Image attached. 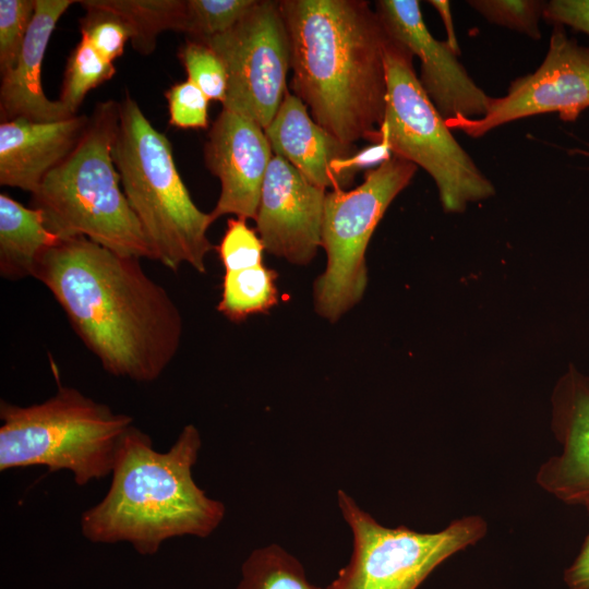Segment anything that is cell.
Returning a JSON list of instances; mask_svg holds the SVG:
<instances>
[{
  "label": "cell",
  "instance_id": "cell-1",
  "mask_svg": "<svg viewBox=\"0 0 589 589\" xmlns=\"http://www.w3.org/2000/svg\"><path fill=\"white\" fill-rule=\"evenodd\" d=\"M32 277L49 289L108 373L149 383L176 357L183 332L181 313L139 259L75 237L46 249Z\"/></svg>",
  "mask_w": 589,
  "mask_h": 589
},
{
  "label": "cell",
  "instance_id": "cell-2",
  "mask_svg": "<svg viewBox=\"0 0 589 589\" xmlns=\"http://www.w3.org/2000/svg\"><path fill=\"white\" fill-rule=\"evenodd\" d=\"M291 89L313 120L346 144L371 141L386 107L387 32L363 0H281Z\"/></svg>",
  "mask_w": 589,
  "mask_h": 589
},
{
  "label": "cell",
  "instance_id": "cell-3",
  "mask_svg": "<svg viewBox=\"0 0 589 589\" xmlns=\"http://www.w3.org/2000/svg\"><path fill=\"white\" fill-rule=\"evenodd\" d=\"M201 446L193 424L165 453L131 425L119 445L108 492L82 514V534L94 543L129 542L142 555L157 553L175 537H208L223 521L225 505L194 482Z\"/></svg>",
  "mask_w": 589,
  "mask_h": 589
},
{
  "label": "cell",
  "instance_id": "cell-4",
  "mask_svg": "<svg viewBox=\"0 0 589 589\" xmlns=\"http://www.w3.org/2000/svg\"><path fill=\"white\" fill-rule=\"evenodd\" d=\"M119 101L96 105L74 151L32 194V207L60 240L85 237L119 255L155 261L121 187L112 148Z\"/></svg>",
  "mask_w": 589,
  "mask_h": 589
},
{
  "label": "cell",
  "instance_id": "cell-5",
  "mask_svg": "<svg viewBox=\"0 0 589 589\" xmlns=\"http://www.w3.org/2000/svg\"><path fill=\"white\" fill-rule=\"evenodd\" d=\"M112 157L155 261L172 271L189 264L204 274L206 256L215 248L207 238L215 219L195 205L176 167L171 143L129 93L119 101Z\"/></svg>",
  "mask_w": 589,
  "mask_h": 589
},
{
  "label": "cell",
  "instance_id": "cell-6",
  "mask_svg": "<svg viewBox=\"0 0 589 589\" xmlns=\"http://www.w3.org/2000/svg\"><path fill=\"white\" fill-rule=\"evenodd\" d=\"M0 470L45 466L68 470L77 485L112 472L121 440L133 418L112 411L73 387L40 404L0 402Z\"/></svg>",
  "mask_w": 589,
  "mask_h": 589
},
{
  "label": "cell",
  "instance_id": "cell-7",
  "mask_svg": "<svg viewBox=\"0 0 589 589\" xmlns=\"http://www.w3.org/2000/svg\"><path fill=\"white\" fill-rule=\"evenodd\" d=\"M384 62L385 113L370 142L382 143L393 155L424 169L434 180L446 212L460 213L469 202L493 196V183L456 141L421 86L413 53L388 36Z\"/></svg>",
  "mask_w": 589,
  "mask_h": 589
},
{
  "label": "cell",
  "instance_id": "cell-8",
  "mask_svg": "<svg viewBox=\"0 0 589 589\" xmlns=\"http://www.w3.org/2000/svg\"><path fill=\"white\" fill-rule=\"evenodd\" d=\"M418 167L392 155L364 172L351 190L326 193L322 247L326 268L313 287L316 312L336 322L363 297L368 284L365 251L393 200L410 183Z\"/></svg>",
  "mask_w": 589,
  "mask_h": 589
},
{
  "label": "cell",
  "instance_id": "cell-9",
  "mask_svg": "<svg viewBox=\"0 0 589 589\" xmlns=\"http://www.w3.org/2000/svg\"><path fill=\"white\" fill-rule=\"evenodd\" d=\"M337 500L352 532L353 550L349 563L327 589H417L442 562L486 533L485 520L477 515L432 533L404 526L387 528L346 492L339 490Z\"/></svg>",
  "mask_w": 589,
  "mask_h": 589
},
{
  "label": "cell",
  "instance_id": "cell-10",
  "mask_svg": "<svg viewBox=\"0 0 589 589\" xmlns=\"http://www.w3.org/2000/svg\"><path fill=\"white\" fill-rule=\"evenodd\" d=\"M202 43L218 53L227 70L223 108L265 130L284 99L291 68L290 36L279 1L257 0L232 28Z\"/></svg>",
  "mask_w": 589,
  "mask_h": 589
},
{
  "label": "cell",
  "instance_id": "cell-11",
  "mask_svg": "<svg viewBox=\"0 0 589 589\" xmlns=\"http://www.w3.org/2000/svg\"><path fill=\"white\" fill-rule=\"evenodd\" d=\"M587 108L589 47L568 37L563 25H554L545 58L534 72L513 81L505 96L492 97L483 117H456L446 124L481 137L502 124L540 113L557 112L562 120L575 121Z\"/></svg>",
  "mask_w": 589,
  "mask_h": 589
},
{
  "label": "cell",
  "instance_id": "cell-12",
  "mask_svg": "<svg viewBox=\"0 0 589 589\" xmlns=\"http://www.w3.org/2000/svg\"><path fill=\"white\" fill-rule=\"evenodd\" d=\"M375 3V11L388 36L419 58V81L441 116L446 121L456 117H483L492 97L470 77L449 44L431 35L423 21L420 2L378 0Z\"/></svg>",
  "mask_w": 589,
  "mask_h": 589
},
{
  "label": "cell",
  "instance_id": "cell-13",
  "mask_svg": "<svg viewBox=\"0 0 589 589\" xmlns=\"http://www.w3.org/2000/svg\"><path fill=\"white\" fill-rule=\"evenodd\" d=\"M326 193L274 154L255 219V230L265 250L292 264L310 263L322 247Z\"/></svg>",
  "mask_w": 589,
  "mask_h": 589
},
{
  "label": "cell",
  "instance_id": "cell-14",
  "mask_svg": "<svg viewBox=\"0 0 589 589\" xmlns=\"http://www.w3.org/2000/svg\"><path fill=\"white\" fill-rule=\"evenodd\" d=\"M273 157L265 131L253 120L224 109L204 146L207 169L220 181L214 219L224 215L256 219L262 185Z\"/></svg>",
  "mask_w": 589,
  "mask_h": 589
},
{
  "label": "cell",
  "instance_id": "cell-15",
  "mask_svg": "<svg viewBox=\"0 0 589 589\" xmlns=\"http://www.w3.org/2000/svg\"><path fill=\"white\" fill-rule=\"evenodd\" d=\"M552 406L562 453L543 462L536 479L558 500L584 505L589 500V378L570 365L555 386Z\"/></svg>",
  "mask_w": 589,
  "mask_h": 589
},
{
  "label": "cell",
  "instance_id": "cell-16",
  "mask_svg": "<svg viewBox=\"0 0 589 589\" xmlns=\"http://www.w3.org/2000/svg\"><path fill=\"white\" fill-rule=\"evenodd\" d=\"M275 155L292 165L311 183L324 190H346L357 176L348 166L358 151L346 144L311 117L305 104L288 89L264 130Z\"/></svg>",
  "mask_w": 589,
  "mask_h": 589
},
{
  "label": "cell",
  "instance_id": "cell-17",
  "mask_svg": "<svg viewBox=\"0 0 589 589\" xmlns=\"http://www.w3.org/2000/svg\"><path fill=\"white\" fill-rule=\"evenodd\" d=\"M89 118L59 121L17 118L0 123V184L33 194L77 146Z\"/></svg>",
  "mask_w": 589,
  "mask_h": 589
},
{
  "label": "cell",
  "instance_id": "cell-18",
  "mask_svg": "<svg viewBox=\"0 0 589 589\" xmlns=\"http://www.w3.org/2000/svg\"><path fill=\"white\" fill-rule=\"evenodd\" d=\"M73 0H36L33 21L15 64L1 74L0 118L59 121L73 117L41 86V67L51 34Z\"/></svg>",
  "mask_w": 589,
  "mask_h": 589
},
{
  "label": "cell",
  "instance_id": "cell-19",
  "mask_svg": "<svg viewBox=\"0 0 589 589\" xmlns=\"http://www.w3.org/2000/svg\"><path fill=\"white\" fill-rule=\"evenodd\" d=\"M60 239L46 226L43 214L5 193L0 194V275L19 280L33 275L40 254Z\"/></svg>",
  "mask_w": 589,
  "mask_h": 589
},
{
  "label": "cell",
  "instance_id": "cell-20",
  "mask_svg": "<svg viewBox=\"0 0 589 589\" xmlns=\"http://www.w3.org/2000/svg\"><path fill=\"white\" fill-rule=\"evenodd\" d=\"M128 29L132 47L149 55L165 31L183 32L185 0H95Z\"/></svg>",
  "mask_w": 589,
  "mask_h": 589
},
{
  "label": "cell",
  "instance_id": "cell-21",
  "mask_svg": "<svg viewBox=\"0 0 589 589\" xmlns=\"http://www.w3.org/2000/svg\"><path fill=\"white\" fill-rule=\"evenodd\" d=\"M278 274L263 264L235 272H225L221 299L217 310L232 322L265 313L278 303Z\"/></svg>",
  "mask_w": 589,
  "mask_h": 589
},
{
  "label": "cell",
  "instance_id": "cell-22",
  "mask_svg": "<svg viewBox=\"0 0 589 589\" xmlns=\"http://www.w3.org/2000/svg\"><path fill=\"white\" fill-rule=\"evenodd\" d=\"M238 589H321L299 561L276 544L254 550L242 565Z\"/></svg>",
  "mask_w": 589,
  "mask_h": 589
},
{
  "label": "cell",
  "instance_id": "cell-23",
  "mask_svg": "<svg viewBox=\"0 0 589 589\" xmlns=\"http://www.w3.org/2000/svg\"><path fill=\"white\" fill-rule=\"evenodd\" d=\"M113 62L100 56L83 37L68 58L59 101L76 116L87 93L110 80Z\"/></svg>",
  "mask_w": 589,
  "mask_h": 589
},
{
  "label": "cell",
  "instance_id": "cell-24",
  "mask_svg": "<svg viewBox=\"0 0 589 589\" xmlns=\"http://www.w3.org/2000/svg\"><path fill=\"white\" fill-rule=\"evenodd\" d=\"M257 0H185L183 32L204 41L232 28Z\"/></svg>",
  "mask_w": 589,
  "mask_h": 589
},
{
  "label": "cell",
  "instance_id": "cell-25",
  "mask_svg": "<svg viewBox=\"0 0 589 589\" xmlns=\"http://www.w3.org/2000/svg\"><path fill=\"white\" fill-rule=\"evenodd\" d=\"M188 80L196 85L209 100L226 101L228 74L224 61L208 45L188 39L178 52Z\"/></svg>",
  "mask_w": 589,
  "mask_h": 589
},
{
  "label": "cell",
  "instance_id": "cell-26",
  "mask_svg": "<svg viewBox=\"0 0 589 589\" xmlns=\"http://www.w3.org/2000/svg\"><path fill=\"white\" fill-rule=\"evenodd\" d=\"M86 14L80 20V31L93 48L105 59L113 62L123 55L130 34L112 14L98 7L95 0L79 1Z\"/></svg>",
  "mask_w": 589,
  "mask_h": 589
},
{
  "label": "cell",
  "instance_id": "cell-27",
  "mask_svg": "<svg viewBox=\"0 0 589 589\" xmlns=\"http://www.w3.org/2000/svg\"><path fill=\"white\" fill-rule=\"evenodd\" d=\"M490 23L508 27L537 40L541 38L539 20L545 1L471 0L467 2Z\"/></svg>",
  "mask_w": 589,
  "mask_h": 589
},
{
  "label": "cell",
  "instance_id": "cell-28",
  "mask_svg": "<svg viewBox=\"0 0 589 589\" xmlns=\"http://www.w3.org/2000/svg\"><path fill=\"white\" fill-rule=\"evenodd\" d=\"M36 0H0V71L11 69L33 21Z\"/></svg>",
  "mask_w": 589,
  "mask_h": 589
},
{
  "label": "cell",
  "instance_id": "cell-29",
  "mask_svg": "<svg viewBox=\"0 0 589 589\" xmlns=\"http://www.w3.org/2000/svg\"><path fill=\"white\" fill-rule=\"evenodd\" d=\"M264 244L243 218H229L226 232L217 247L225 272H235L262 264Z\"/></svg>",
  "mask_w": 589,
  "mask_h": 589
},
{
  "label": "cell",
  "instance_id": "cell-30",
  "mask_svg": "<svg viewBox=\"0 0 589 589\" xmlns=\"http://www.w3.org/2000/svg\"><path fill=\"white\" fill-rule=\"evenodd\" d=\"M169 124L179 129H207L208 103L206 95L189 80L173 84L165 92Z\"/></svg>",
  "mask_w": 589,
  "mask_h": 589
},
{
  "label": "cell",
  "instance_id": "cell-31",
  "mask_svg": "<svg viewBox=\"0 0 589 589\" xmlns=\"http://www.w3.org/2000/svg\"><path fill=\"white\" fill-rule=\"evenodd\" d=\"M542 16L553 25H567L589 35V0H551Z\"/></svg>",
  "mask_w": 589,
  "mask_h": 589
},
{
  "label": "cell",
  "instance_id": "cell-32",
  "mask_svg": "<svg viewBox=\"0 0 589 589\" xmlns=\"http://www.w3.org/2000/svg\"><path fill=\"white\" fill-rule=\"evenodd\" d=\"M584 505L589 515V500ZM564 580L568 589H589V532L577 557L565 570Z\"/></svg>",
  "mask_w": 589,
  "mask_h": 589
},
{
  "label": "cell",
  "instance_id": "cell-33",
  "mask_svg": "<svg viewBox=\"0 0 589 589\" xmlns=\"http://www.w3.org/2000/svg\"><path fill=\"white\" fill-rule=\"evenodd\" d=\"M429 3L436 9L443 21L447 35L446 41L454 49V51L459 55L460 50L455 35L449 2L446 0H431Z\"/></svg>",
  "mask_w": 589,
  "mask_h": 589
},
{
  "label": "cell",
  "instance_id": "cell-34",
  "mask_svg": "<svg viewBox=\"0 0 589 589\" xmlns=\"http://www.w3.org/2000/svg\"><path fill=\"white\" fill-rule=\"evenodd\" d=\"M582 154L589 155V152H581Z\"/></svg>",
  "mask_w": 589,
  "mask_h": 589
}]
</instances>
